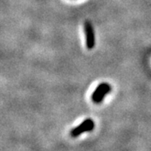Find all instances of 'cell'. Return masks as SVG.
Wrapping results in <instances>:
<instances>
[{
	"mask_svg": "<svg viewBox=\"0 0 151 151\" xmlns=\"http://www.w3.org/2000/svg\"><path fill=\"white\" fill-rule=\"evenodd\" d=\"M94 128H95L94 121L92 119H86L81 124H79L78 126H76L71 130L70 134L71 137L76 138L85 132H91L94 129Z\"/></svg>",
	"mask_w": 151,
	"mask_h": 151,
	"instance_id": "1",
	"label": "cell"
},
{
	"mask_svg": "<svg viewBox=\"0 0 151 151\" xmlns=\"http://www.w3.org/2000/svg\"><path fill=\"white\" fill-rule=\"evenodd\" d=\"M108 83H105V82H103V83H101V84H99L97 87L96 88V90L93 92V93L92 94V101H94L96 98L97 97V96L101 93V92H103V89L107 86Z\"/></svg>",
	"mask_w": 151,
	"mask_h": 151,
	"instance_id": "4",
	"label": "cell"
},
{
	"mask_svg": "<svg viewBox=\"0 0 151 151\" xmlns=\"http://www.w3.org/2000/svg\"><path fill=\"white\" fill-rule=\"evenodd\" d=\"M84 31H85V37H86V45L87 49L92 50L95 46V34L94 29L92 27L91 22L86 20L84 24Z\"/></svg>",
	"mask_w": 151,
	"mask_h": 151,
	"instance_id": "2",
	"label": "cell"
},
{
	"mask_svg": "<svg viewBox=\"0 0 151 151\" xmlns=\"http://www.w3.org/2000/svg\"><path fill=\"white\" fill-rule=\"evenodd\" d=\"M111 90H112V87H111V86H110L109 84H108L107 86L103 89V92H101V93L97 96V98H96L93 102H94L95 103H101L103 101L104 97H106V95L111 92Z\"/></svg>",
	"mask_w": 151,
	"mask_h": 151,
	"instance_id": "3",
	"label": "cell"
}]
</instances>
